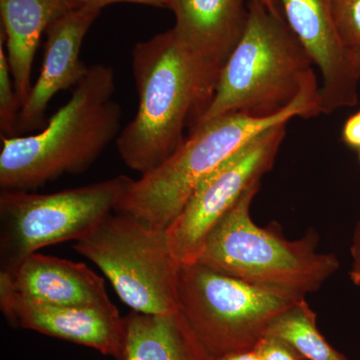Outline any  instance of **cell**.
Segmentation results:
<instances>
[{
    "mask_svg": "<svg viewBox=\"0 0 360 360\" xmlns=\"http://www.w3.org/2000/svg\"><path fill=\"white\" fill-rule=\"evenodd\" d=\"M131 68L139 108L115 142L123 163L143 175L181 146L187 120L207 108L221 70L189 51L174 27L135 44Z\"/></svg>",
    "mask_w": 360,
    "mask_h": 360,
    "instance_id": "1",
    "label": "cell"
},
{
    "mask_svg": "<svg viewBox=\"0 0 360 360\" xmlns=\"http://www.w3.org/2000/svg\"><path fill=\"white\" fill-rule=\"evenodd\" d=\"M115 70L89 66L70 101L41 131L1 137V191H30L63 174L89 169L122 131V111L113 99Z\"/></svg>",
    "mask_w": 360,
    "mask_h": 360,
    "instance_id": "2",
    "label": "cell"
},
{
    "mask_svg": "<svg viewBox=\"0 0 360 360\" xmlns=\"http://www.w3.org/2000/svg\"><path fill=\"white\" fill-rule=\"evenodd\" d=\"M321 112V87L316 84L276 115L227 113L193 125L174 155L134 180L116 212L137 217L155 229H167L201 180L225 160L272 127L297 116L312 117Z\"/></svg>",
    "mask_w": 360,
    "mask_h": 360,
    "instance_id": "3",
    "label": "cell"
},
{
    "mask_svg": "<svg viewBox=\"0 0 360 360\" xmlns=\"http://www.w3.org/2000/svg\"><path fill=\"white\" fill-rule=\"evenodd\" d=\"M245 32L220 72L214 94L193 125L227 113L276 115L317 84L311 59L281 14L248 2Z\"/></svg>",
    "mask_w": 360,
    "mask_h": 360,
    "instance_id": "4",
    "label": "cell"
},
{
    "mask_svg": "<svg viewBox=\"0 0 360 360\" xmlns=\"http://www.w3.org/2000/svg\"><path fill=\"white\" fill-rule=\"evenodd\" d=\"M260 184L250 187L215 224L198 262L257 285L305 296L315 292L340 269L338 257L317 251L319 238L314 229L290 240L276 224L258 226L250 212Z\"/></svg>",
    "mask_w": 360,
    "mask_h": 360,
    "instance_id": "5",
    "label": "cell"
},
{
    "mask_svg": "<svg viewBox=\"0 0 360 360\" xmlns=\"http://www.w3.org/2000/svg\"><path fill=\"white\" fill-rule=\"evenodd\" d=\"M303 300L295 291L248 283L201 262L180 267V311L213 359L253 349L277 315Z\"/></svg>",
    "mask_w": 360,
    "mask_h": 360,
    "instance_id": "6",
    "label": "cell"
},
{
    "mask_svg": "<svg viewBox=\"0 0 360 360\" xmlns=\"http://www.w3.org/2000/svg\"><path fill=\"white\" fill-rule=\"evenodd\" d=\"M134 179L127 175L49 194L0 193V271L13 274L46 246L78 240L116 212Z\"/></svg>",
    "mask_w": 360,
    "mask_h": 360,
    "instance_id": "7",
    "label": "cell"
},
{
    "mask_svg": "<svg viewBox=\"0 0 360 360\" xmlns=\"http://www.w3.org/2000/svg\"><path fill=\"white\" fill-rule=\"evenodd\" d=\"M73 248L103 270L120 300L134 311L179 310L181 265L170 248L167 229L127 213H111Z\"/></svg>",
    "mask_w": 360,
    "mask_h": 360,
    "instance_id": "8",
    "label": "cell"
},
{
    "mask_svg": "<svg viewBox=\"0 0 360 360\" xmlns=\"http://www.w3.org/2000/svg\"><path fill=\"white\" fill-rule=\"evenodd\" d=\"M285 127L276 125L260 134L198 184L184 210L167 229L170 248L180 265L198 262L215 224L271 169Z\"/></svg>",
    "mask_w": 360,
    "mask_h": 360,
    "instance_id": "9",
    "label": "cell"
},
{
    "mask_svg": "<svg viewBox=\"0 0 360 360\" xmlns=\"http://www.w3.org/2000/svg\"><path fill=\"white\" fill-rule=\"evenodd\" d=\"M284 20L321 75L322 112L359 103L360 77L352 51L341 40L331 0H277Z\"/></svg>",
    "mask_w": 360,
    "mask_h": 360,
    "instance_id": "10",
    "label": "cell"
},
{
    "mask_svg": "<svg viewBox=\"0 0 360 360\" xmlns=\"http://www.w3.org/2000/svg\"><path fill=\"white\" fill-rule=\"evenodd\" d=\"M0 307L11 326L84 345L116 359L124 321L110 307H49L26 302L16 295L8 277L0 272Z\"/></svg>",
    "mask_w": 360,
    "mask_h": 360,
    "instance_id": "11",
    "label": "cell"
},
{
    "mask_svg": "<svg viewBox=\"0 0 360 360\" xmlns=\"http://www.w3.org/2000/svg\"><path fill=\"white\" fill-rule=\"evenodd\" d=\"M101 13L96 6H82L59 16L46 30L44 61L37 82L18 117V135L44 127L45 112L58 92L77 86L89 71L80 59L85 35Z\"/></svg>",
    "mask_w": 360,
    "mask_h": 360,
    "instance_id": "12",
    "label": "cell"
},
{
    "mask_svg": "<svg viewBox=\"0 0 360 360\" xmlns=\"http://www.w3.org/2000/svg\"><path fill=\"white\" fill-rule=\"evenodd\" d=\"M4 274L16 295L26 302L49 307L115 305L108 297L103 279L82 262L35 252L13 274Z\"/></svg>",
    "mask_w": 360,
    "mask_h": 360,
    "instance_id": "13",
    "label": "cell"
},
{
    "mask_svg": "<svg viewBox=\"0 0 360 360\" xmlns=\"http://www.w3.org/2000/svg\"><path fill=\"white\" fill-rule=\"evenodd\" d=\"M174 13V30L189 51L222 70L245 32V0H161Z\"/></svg>",
    "mask_w": 360,
    "mask_h": 360,
    "instance_id": "14",
    "label": "cell"
},
{
    "mask_svg": "<svg viewBox=\"0 0 360 360\" xmlns=\"http://www.w3.org/2000/svg\"><path fill=\"white\" fill-rule=\"evenodd\" d=\"M75 7L73 0H0L7 58L21 108L32 91L33 61L42 34Z\"/></svg>",
    "mask_w": 360,
    "mask_h": 360,
    "instance_id": "15",
    "label": "cell"
},
{
    "mask_svg": "<svg viewBox=\"0 0 360 360\" xmlns=\"http://www.w3.org/2000/svg\"><path fill=\"white\" fill-rule=\"evenodd\" d=\"M123 321L116 360H214L180 309L161 314L132 310Z\"/></svg>",
    "mask_w": 360,
    "mask_h": 360,
    "instance_id": "16",
    "label": "cell"
},
{
    "mask_svg": "<svg viewBox=\"0 0 360 360\" xmlns=\"http://www.w3.org/2000/svg\"><path fill=\"white\" fill-rule=\"evenodd\" d=\"M265 335L285 341L305 360H348L321 335L316 314L305 300L277 315Z\"/></svg>",
    "mask_w": 360,
    "mask_h": 360,
    "instance_id": "17",
    "label": "cell"
},
{
    "mask_svg": "<svg viewBox=\"0 0 360 360\" xmlns=\"http://www.w3.org/2000/svg\"><path fill=\"white\" fill-rule=\"evenodd\" d=\"M4 32L0 35V130L1 137L18 136L21 105L14 87L8 58L4 49Z\"/></svg>",
    "mask_w": 360,
    "mask_h": 360,
    "instance_id": "18",
    "label": "cell"
},
{
    "mask_svg": "<svg viewBox=\"0 0 360 360\" xmlns=\"http://www.w3.org/2000/svg\"><path fill=\"white\" fill-rule=\"evenodd\" d=\"M341 40L350 51L360 47V0H331Z\"/></svg>",
    "mask_w": 360,
    "mask_h": 360,
    "instance_id": "19",
    "label": "cell"
},
{
    "mask_svg": "<svg viewBox=\"0 0 360 360\" xmlns=\"http://www.w3.org/2000/svg\"><path fill=\"white\" fill-rule=\"evenodd\" d=\"M253 349L260 360H305L288 343L274 336L264 335Z\"/></svg>",
    "mask_w": 360,
    "mask_h": 360,
    "instance_id": "20",
    "label": "cell"
},
{
    "mask_svg": "<svg viewBox=\"0 0 360 360\" xmlns=\"http://www.w3.org/2000/svg\"><path fill=\"white\" fill-rule=\"evenodd\" d=\"M342 141L349 148H360V111L350 116L342 129Z\"/></svg>",
    "mask_w": 360,
    "mask_h": 360,
    "instance_id": "21",
    "label": "cell"
},
{
    "mask_svg": "<svg viewBox=\"0 0 360 360\" xmlns=\"http://www.w3.org/2000/svg\"><path fill=\"white\" fill-rule=\"evenodd\" d=\"M352 265L349 271L350 279L354 285L360 288V221L355 229L352 248Z\"/></svg>",
    "mask_w": 360,
    "mask_h": 360,
    "instance_id": "22",
    "label": "cell"
},
{
    "mask_svg": "<svg viewBox=\"0 0 360 360\" xmlns=\"http://www.w3.org/2000/svg\"><path fill=\"white\" fill-rule=\"evenodd\" d=\"M78 6H90L98 7L103 9L104 6L110 4H116V2H129V4H142V6H148L163 8L162 1L161 0H73Z\"/></svg>",
    "mask_w": 360,
    "mask_h": 360,
    "instance_id": "23",
    "label": "cell"
},
{
    "mask_svg": "<svg viewBox=\"0 0 360 360\" xmlns=\"http://www.w3.org/2000/svg\"><path fill=\"white\" fill-rule=\"evenodd\" d=\"M214 360H260V359L255 349H250L222 355Z\"/></svg>",
    "mask_w": 360,
    "mask_h": 360,
    "instance_id": "24",
    "label": "cell"
},
{
    "mask_svg": "<svg viewBox=\"0 0 360 360\" xmlns=\"http://www.w3.org/2000/svg\"><path fill=\"white\" fill-rule=\"evenodd\" d=\"M264 6H266L274 14H281L278 6H276V0H259Z\"/></svg>",
    "mask_w": 360,
    "mask_h": 360,
    "instance_id": "25",
    "label": "cell"
},
{
    "mask_svg": "<svg viewBox=\"0 0 360 360\" xmlns=\"http://www.w3.org/2000/svg\"><path fill=\"white\" fill-rule=\"evenodd\" d=\"M352 53H354L355 65H356L357 71L360 77V47L352 49Z\"/></svg>",
    "mask_w": 360,
    "mask_h": 360,
    "instance_id": "26",
    "label": "cell"
},
{
    "mask_svg": "<svg viewBox=\"0 0 360 360\" xmlns=\"http://www.w3.org/2000/svg\"><path fill=\"white\" fill-rule=\"evenodd\" d=\"M359 158H360V148L359 149Z\"/></svg>",
    "mask_w": 360,
    "mask_h": 360,
    "instance_id": "27",
    "label": "cell"
}]
</instances>
